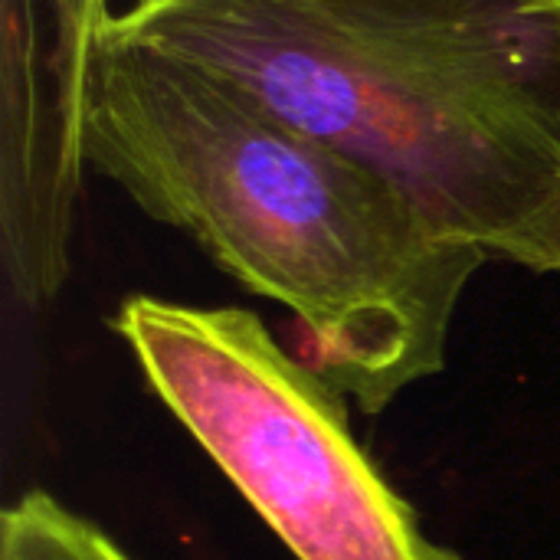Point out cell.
Listing matches in <instances>:
<instances>
[{
    "instance_id": "52a82bcc",
    "label": "cell",
    "mask_w": 560,
    "mask_h": 560,
    "mask_svg": "<svg viewBox=\"0 0 560 560\" xmlns=\"http://www.w3.org/2000/svg\"><path fill=\"white\" fill-rule=\"evenodd\" d=\"M518 7L528 16L545 20V23H558L560 20V0H518Z\"/></svg>"
},
{
    "instance_id": "6da1fadb",
    "label": "cell",
    "mask_w": 560,
    "mask_h": 560,
    "mask_svg": "<svg viewBox=\"0 0 560 560\" xmlns=\"http://www.w3.org/2000/svg\"><path fill=\"white\" fill-rule=\"evenodd\" d=\"M82 154L243 289L289 308L302 358L364 413L443 371L463 292L489 262L243 82L108 33Z\"/></svg>"
},
{
    "instance_id": "3957f363",
    "label": "cell",
    "mask_w": 560,
    "mask_h": 560,
    "mask_svg": "<svg viewBox=\"0 0 560 560\" xmlns=\"http://www.w3.org/2000/svg\"><path fill=\"white\" fill-rule=\"evenodd\" d=\"M112 328L295 560H463L358 446L345 394L249 308L131 295Z\"/></svg>"
},
{
    "instance_id": "9c48e42d",
    "label": "cell",
    "mask_w": 560,
    "mask_h": 560,
    "mask_svg": "<svg viewBox=\"0 0 560 560\" xmlns=\"http://www.w3.org/2000/svg\"><path fill=\"white\" fill-rule=\"evenodd\" d=\"M135 3H148V0H131V7H135Z\"/></svg>"
},
{
    "instance_id": "5b68a950",
    "label": "cell",
    "mask_w": 560,
    "mask_h": 560,
    "mask_svg": "<svg viewBox=\"0 0 560 560\" xmlns=\"http://www.w3.org/2000/svg\"><path fill=\"white\" fill-rule=\"evenodd\" d=\"M0 560H131L95 522L33 489L0 515Z\"/></svg>"
},
{
    "instance_id": "277c9868",
    "label": "cell",
    "mask_w": 560,
    "mask_h": 560,
    "mask_svg": "<svg viewBox=\"0 0 560 560\" xmlns=\"http://www.w3.org/2000/svg\"><path fill=\"white\" fill-rule=\"evenodd\" d=\"M108 20V0H3L0 246L30 312L69 279L85 95Z\"/></svg>"
},
{
    "instance_id": "7a4b0ae2",
    "label": "cell",
    "mask_w": 560,
    "mask_h": 560,
    "mask_svg": "<svg viewBox=\"0 0 560 560\" xmlns=\"http://www.w3.org/2000/svg\"><path fill=\"white\" fill-rule=\"evenodd\" d=\"M253 89L489 259L560 184V36L518 0H148L105 23Z\"/></svg>"
},
{
    "instance_id": "ba28073f",
    "label": "cell",
    "mask_w": 560,
    "mask_h": 560,
    "mask_svg": "<svg viewBox=\"0 0 560 560\" xmlns=\"http://www.w3.org/2000/svg\"><path fill=\"white\" fill-rule=\"evenodd\" d=\"M551 26H555V30H558V36H560V20H558V23H551Z\"/></svg>"
},
{
    "instance_id": "8992f818",
    "label": "cell",
    "mask_w": 560,
    "mask_h": 560,
    "mask_svg": "<svg viewBox=\"0 0 560 560\" xmlns=\"http://www.w3.org/2000/svg\"><path fill=\"white\" fill-rule=\"evenodd\" d=\"M558 125H560V82H558ZM499 259L525 266L532 272H560V184L555 197L535 213L502 249Z\"/></svg>"
}]
</instances>
